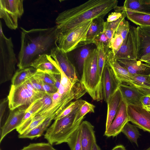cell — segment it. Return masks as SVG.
Segmentation results:
<instances>
[{"label":"cell","mask_w":150,"mask_h":150,"mask_svg":"<svg viewBox=\"0 0 150 150\" xmlns=\"http://www.w3.org/2000/svg\"><path fill=\"white\" fill-rule=\"evenodd\" d=\"M21 47L18 55L19 69L29 67L42 55H51L58 47L57 29L55 26L46 28L27 30L21 28Z\"/></svg>","instance_id":"obj_1"},{"label":"cell","mask_w":150,"mask_h":150,"mask_svg":"<svg viewBox=\"0 0 150 150\" xmlns=\"http://www.w3.org/2000/svg\"><path fill=\"white\" fill-rule=\"evenodd\" d=\"M117 0H90L59 13L55 20L58 33L71 29L85 22L104 18L117 6Z\"/></svg>","instance_id":"obj_2"},{"label":"cell","mask_w":150,"mask_h":150,"mask_svg":"<svg viewBox=\"0 0 150 150\" xmlns=\"http://www.w3.org/2000/svg\"><path fill=\"white\" fill-rule=\"evenodd\" d=\"M81 82L86 92L95 100L99 101L103 99L101 78L97 62L96 48L93 49L84 62Z\"/></svg>","instance_id":"obj_3"},{"label":"cell","mask_w":150,"mask_h":150,"mask_svg":"<svg viewBox=\"0 0 150 150\" xmlns=\"http://www.w3.org/2000/svg\"><path fill=\"white\" fill-rule=\"evenodd\" d=\"M81 106L60 119L56 120L48 128L44 138L51 145L60 144L67 142L78 128L84 117L74 123V120Z\"/></svg>","instance_id":"obj_4"},{"label":"cell","mask_w":150,"mask_h":150,"mask_svg":"<svg viewBox=\"0 0 150 150\" xmlns=\"http://www.w3.org/2000/svg\"><path fill=\"white\" fill-rule=\"evenodd\" d=\"M45 93L37 91L29 79L17 87L11 85L7 97L8 108L10 110L18 108L26 110L34 102L42 98Z\"/></svg>","instance_id":"obj_5"},{"label":"cell","mask_w":150,"mask_h":150,"mask_svg":"<svg viewBox=\"0 0 150 150\" xmlns=\"http://www.w3.org/2000/svg\"><path fill=\"white\" fill-rule=\"evenodd\" d=\"M17 62L11 37L4 35L2 24H0V83L2 84L11 79Z\"/></svg>","instance_id":"obj_6"},{"label":"cell","mask_w":150,"mask_h":150,"mask_svg":"<svg viewBox=\"0 0 150 150\" xmlns=\"http://www.w3.org/2000/svg\"><path fill=\"white\" fill-rule=\"evenodd\" d=\"M92 20L85 22L65 32H57V44L59 48L67 53L83 46Z\"/></svg>","instance_id":"obj_7"},{"label":"cell","mask_w":150,"mask_h":150,"mask_svg":"<svg viewBox=\"0 0 150 150\" xmlns=\"http://www.w3.org/2000/svg\"><path fill=\"white\" fill-rule=\"evenodd\" d=\"M23 0H0V17L10 29L16 30L24 13Z\"/></svg>","instance_id":"obj_8"},{"label":"cell","mask_w":150,"mask_h":150,"mask_svg":"<svg viewBox=\"0 0 150 150\" xmlns=\"http://www.w3.org/2000/svg\"><path fill=\"white\" fill-rule=\"evenodd\" d=\"M140 41L137 27L130 25L129 31L120 49L114 56L115 59L138 60Z\"/></svg>","instance_id":"obj_9"},{"label":"cell","mask_w":150,"mask_h":150,"mask_svg":"<svg viewBox=\"0 0 150 150\" xmlns=\"http://www.w3.org/2000/svg\"><path fill=\"white\" fill-rule=\"evenodd\" d=\"M129 121L144 131L150 133V112L142 105H128Z\"/></svg>","instance_id":"obj_10"},{"label":"cell","mask_w":150,"mask_h":150,"mask_svg":"<svg viewBox=\"0 0 150 150\" xmlns=\"http://www.w3.org/2000/svg\"><path fill=\"white\" fill-rule=\"evenodd\" d=\"M67 53L63 52L58 47L52 51L51 55L66 75L73 84L80 81L75 66L68 57Z\"/></svg>","instance_id":"obj_11"},{"label":"cell","mask_w":150,"mask_h":150,"mask_svg":"<svg viewBox=\"0 0 150 150\" xmlns=\"http://www.w3.org/2000/svg\"><path fill=\"white\" fill-rule=\"evenodd\" d=\"M101 81L103 99L107 103L110 97L118 88L121 83L116 77L111 67L105 63Z\"/></svg>","instance_id":"obj_12"},{"label":"cell","mask_w":150,"mask_h":150,"mask_svg":"<svg viewBox=\"0 0 150 150\" xmlns=\"http://www.w3.org/2000/svg\"><path fill=\"white\" fill-rule=\"evenodd\" d=\"M127 105L123 100L117 114L104 135L108 137H114L121 132L125 124L129 122Z\"/></svg>","instance_id":"obj_13"},{"label":"cell","mask_w":150,"mask_h":150,"mask_svg":"<svg viewBox=\"0 0 150 150\" xmlns=\"http://www.w3.org/2000/svg\"><path fill=\"white\" fill-rule=\"evenodd\" d=\"M25 111L20 108L11 110L4 124L1 127L0 143L6 135L20 125Z\"/></svg>","instance_id":"obj_14"},{"label":"cell","mask_w":150,"mask_h":150,"mask_svg":"<svg viewBox=\"0 0 150 150\" xmlns=\"http://www.w3.org/2000/svg\"><path fill=\"white\" fill-rule=\"evenodd\" d=\"M31 67L37 71L49 74H60L59 67L51 55H41L33 62Z\"/></svg>","instance_id":"obj_15"},{"label":"cell","mask_w":150,"mask_h":150,"mask_svg":"<svg viewBox=\"0 0 150 150\" xmlns=\"http://www.w3.org/2000/svg\"><path fill=\"white\" fill-rule=\"evenodd\" d=\"M105 63L109 65L113 70L118 80L124 84L129 85L132 81L131 74L122 66L114 58L111 50L106 54Z\"/></svg>","instance_id":"obj_16"},{"label":"cell","mask_w":150,"mask_h":150,"mask_svg":"<svg viewBox=\"0 0 150 150\" xmlns=\"http://www.w3.org/2000/svg\"><path fill=\"white\" fill-rule=\"evenodd\" d=\"M80 126L82 150H91L94 144L96 142L94 127L87 121H82Z\"/></svg>","instance_id":"obj_17"},{"label":"cell","mask_w":150,"mask_h":150,"mask_svg":"<svg viewBox=\"0 0 150 150\" xmlns=\"http://www.w3.org/2000/svg\"><path fill=\"white\" fill-rule=\"evenodd\" d=\"M117 61L131 74L150 75V66L137 60L118 59Z\"/></svg>","instance_id":"obj_18"},{"label":"cell","mask_w":150,"mask_h":150,"mask_svg":"<svg viewBox=\"0 0 150 150\" xmlns=\"http://www.w3.org/2000/svg\"><path fill=\"white\" fill-rule=\"evenodd\" d=\"M122 100V96L118 88L107 102L108 110L105 130L107 129L115 118Z\"/></svg>","instance_id":"obj_19"},{"label":"cell","mask_w":150,"mask_h":150,"mask_svg":"<svg viewBox=\"0 0 150 150\" xmlns=\"http://www.w3.org/2000/svg\"><path fill=\"white\" fill-rule=\"evenodd\" d=\"M119 88L121 92L123 100L127 105H142L140 100L144 95L134 87L121 83Z\"/></svg>","instance_id":"obj_20"},{"label":"cell","mask_w":150,"mask_h":150,"mask_svg":"<svg viewBox=\"0 0 150 150\" xmlns=\"http://www.w3.org/2000/svg\"><path fill=\"white\" fill-rule=\"evenodd\" d=\"M114 9L115 12H118L129 10L150 13V7L144 0H126L123 6H117Z\"/></svg>","instance_id":"obj_21"},{"label":"cell","mask_w":150,"mask_h":150,"mask_svg":"<svg viewBox=\"0 0 150 150\" xmlns=\"http://www.w3.org/2000/svg\"><path fill=\"white\" fill-rule=\"evenodd\" d=\"M103 18H96L92 21L87 32L83 46L93 43L96 38L103 31L105 21Z\"/></svg>","instance_id":"obj_22"},{"label":"cell","mask_w":150,"mask_h":150,"mask_svg":"<svg viewBox=\"0 0 150 150\" xmlns=\"http://www.w3.org/2000/svg\"><path fill=\"white\" fill-rule=\"evenodd\" d=\"M36 71L32 67L19 69L12 77L11 85L14 87L19 86L34 75Z\"/></svg>","instance_id":"obj_23"},{"label":"cell","mask_w":150,"mask_h":150,"mask_svg":"<svg viewBox=\"0 0 150 150\" xmlns=\"http://www.w3.org/2000/svg\"><path fill=\"white\" fill-rule=\"evenodd\" d=\"M125 11L128 19L135 24L140 27H150V13Z\"/></svg>","instance_id":"obj_24"},{"label":"cell","mask_w":150,"mask_h":150,"mask_svg":"<svg viewBox=\"0 0 150 150\" xmlns=\"http://www.w3.org/2000/svg\"><path fill=\"white\" fill-rule=\"evenodd\" d=\"M140 41V47L138 59L150 53V34L137 27Z\"/></svg>","instance_id":"obj_25"},{"label":"cell","mask_w":150,"mask_h":150,"mask_svg":"<svg viewBox=\"0 0 150 150\" xmlns=\"http://www.w3.org/2000/svg\"><path fill=\"white\" fill-rule=\"evenodd\" d=\"M53 120V117L47 118L42 123L37 126L27 134L18 135L19 138H28L31 139L41 137L45 131H46Z\"/></svg>","instance_id":"obj_26"},{"label":"cell","mask_w":150,"mask_h":150,"mask_svg":"<svg viewBox=\"0 0 150 150\" xmlns=\"http://www.w3.org/2000/svg\"><path fill=\"white\" fill-rule=\"evenodd\" d=\"M132 142L135 143L138 146L137 139L141 134L136 126L127 122L124 125L121 131Z\"/></svg>","instance_id":"obj_27"},{"label":"cell","mask_w":150,"mask_h":150,"mask_svg":"<svg viewBox=\"0 0 150 150\" xmlns=\"http://www.w3.org/2000/svg\"><path fill=\"white\" fill-rule=\"evenodd\" d=\"M97 51V62L100 76H101L105 64L106 53L103 44L99 42L96 45Z\"/></svg>","instance_id":"obj_28"},{"label":"cell","mask_w":150,"mask_h":150,"mask_svg":"<svg viewBox=\"0 0 150 150\" xmlns=\"http://www.w3.org/2000/svg\"><path fill=\"white\" fill-rule=\"evenodd\" d=\"M81 134V130L79 126L71 135L67 142L71 150H82Z\"/></svg>","instance_id":"obj_29"},{"label":"cell","mask_w":150,"mask_h":150,"mask_svg":"<svg viewBox=\"0 0 150 150\" xmlns=\"http://www.w3.org/2000/svg\"><path fill=\"white\" fill-rule=\"evenodd\" d=\"M42 106V103L40 99L33 103L26 110L25 115L20 125L23 124L30 118L34 117L35 114L39 111Z\"/></svg>","instance_id":"obj_30"},{"label":"cell","mask_w":150,"mask_h":150,"mask_svg":"<svg viewBox=\"0 0 150 150\" xmlns=\"http://www.w3.org/2000/svg\"><path fill=\"white\" fill-rule=\"evenodd\" d=\"M92 50L88 45L82 46L79 50L77 55L76 61L79 71L82 70L84 62L89 55Z\"/></svg>","instance_id":"obj_31"},{"label":"cell","mask_w":150,"mask_h":150,"mask_svg":"<svg viewBox=\"0 0 150 150\" xmlns=\"http://www.w3.org/2000/svg\"><path fill=\"white\" fill-rule=\"evenodd\" d=\"M86 101L85 100L78 99L71 102L54 118V120L60 119L68 115L76 108L81 106Z\"/></svg>","instance_id":"obj_32"},{"label":"cell","mask_w":150,"mask_h":150,"mask_svg":"<svg viewBox=\"0 0 150 150\" xmlns=\"http://www.w3.org/2000/svg\"><path fill=\"white\" fill-rule=\"evenodd\" d=\"M132 81L129 85L150 88L149 76L131 74Z\"/></svg>","instance_id":"obj_33"},{"label":"cell","mask_w":150,"mask_h":150,"mask_svg":"<svg viewBox=\"0 0 150 150\" xmlns=\"http://www.w3.org/2000/svg\"><path fill=\"white\" fill-rule=\"evenodd\" d=\"M95 106L87 101L82 105L80 108L77 114L74 123H75L81 119L83 118L84 116L88 112H94Z\"/></svg>","instance_id":"obj_34"},{"label":"cell","mask_w":150,"mask_h":150,"mask_svg":"<svg viewBox=\"0 0 150 150\" xmlns=\"http://www.w3.org/2000/svg\"><path fill=\"white\" fill-rule=\"evenodd\" d=\"M21 150H57L50 143H30L24 147Z\"/></svg>","instance_id":"obj_35"},{"label":"cell","mask_w":150,"mask_h":150,"mask_svg":"<svg viewBox=\"0 0 150 150\" xmlns=\"http://www.w3.org/2000/svg\"><path fill=\"white\" fill-rule=\"evenodd\" d=\"M130 26L129 22L124 19L117 27L115 33L121 35L124 40L129 31Z\"/></svg>","instance_id":"obj_36"},{"label":"cell","mask_w":150,"mask_h":150,"mask_svg":"<svg viewBox=\"0 0 150 150\" xmlns=\"http://www.w3.org/2000/svg\"><path fill=\"white\" fill-rule=\"evenodd\" d=\"M124 40L122 37L115 33L110 43L111 50L114 56L120 48Z\"/></svg>","instance_id":"obj_37"},{"label":"cell","mask_w":150,"mask_h":150,"mask_svg":"<svg viewBox=\"0 0 150 150\" xmlns=\"http://www.w3.org/2000/svg\"><path fill=\"white\" fill-rule=\"evenodd\" d=\"M40 100L42 103V107L34 117L43 112L50 106L52 103V94L45 93Z\"/></svg>","instance_id":"obj_38"},{"label":"cell","mask_w":150,"mask_h":150,"mask_svg":"<svg viewBox=\"0 0 150 150\" xmlns=\"http://www.w3.org/2000/svg\"><path fill=\"white\" fill-rule=\"evenodd\" d=\"M121 12L122 13V15L117 20L110 22H105L104 24V29H110L115 32L117 28L120 23L127 16L126 13L125 11H123Z\"/></svg>","instance_id":"obj_39"},{"label":"cell","mask_w":150,"mask_h":150,"mask_svg":"<svg viewBox=\"0 0 150 150\" xmlns=\"http://www.w3.org/2000/svg\"><path fill=\"white\" fill-rule=\"evenodd\" d=\"M32 85L37 92L45 93L42 85V81L35 74L29 79Z\"/></svg>","instance_id":"obj_40"},{"label":"cell","mask_w":150,"mask_h":150,"mask_svg":"<svg viewBox=\"0 0 150 150\" xmlns=\"http://www.w3.org/2000/svg\"><path fill=\"white\" fill-rule=\"evenodd\" d=\"M35 75L44 83L55 87V83L49 74L41 71H37Z\"/></svg>","instance_id":"obj_41"},{"label":"cell","mask_w":150,"mask_h":150,"mask_svg":"<svg viewBox=\"0 0 150 150\" xmlns=\"http://www.w3.org/2000/svg\"><path fill=\"white\" fill-rule=\"evenodd\" d=\"M7 105H8V100L7 98L1 100L0 102V126H1V122L6 111Z\"/></svg>","instance_id":"obj_42"},{"label":"cell","mask_w":150,"mask_h":150,"mask_svg":"<svg viewBox=\"0 0 150 150\" xmlns=\"http://www.w3.org/2000/svg\"><path fill=\"white\" fill-rule=\"evenodd\" d=\"M42 85L44 92L46 93L53 94L58 91V89L55 86L45 83L42 81Z\"/></svg>","instance_id":"obj_43"},{"label":"cell","mask_w":150,"mask_h":150,"mask_svg":"<svg viewBox=\"0 0 150 150\" xmlns=\"http://www.w3.org/2000/svg\"><path fill=\"white\" fill-rule=\"evenodd\" d=\"M122 12H112L108 15L106 22H110L115 21L118 19L122 16Z\"/></svg>","instance_id":"obj_44"},{"label":"cell","mask_w":150,"mask_h":150,"mask_svg":"<svg viewBox=\"0 0 150 150\" xmlns=\"http://www.w3.org/2000/svg\"><path fill=\"white\" fill-rule=\"evenodd\" d=\"M49 74L54 82L55 87L58 89L60 85L61 81V74Z\"/></svg>","instance_id":"obj_45"},{"label":"cell","mask_w":150,"mask_h":150,"mask_svg":"<svg viewBox=\"0 0 150 150\" xmlns=\"http://www.w3.org/2000/svg\"><path fill=\"white\" fill-rule=\"evenodd\" d=\"M140 101L143 107L150 105V95H144L141 98Z\"/></svg>","instance_id":"obj_46"},{"label":"cell","mask_w":150,"mask_h":150,"mask_svg":"<svg viewBox=\"0 0 150 150\" xmlns=\"http://www.w3.org/2000/svg\"><path fill=\"white\" fill-rule=\"evenodd\" d=\"M144 95H150V88L144 86H133Z\"/></svg>","instance_id":"obj_47"},{"label":"cell","mask_w":150,"mask_h":150,"mask_svg":"<svg viewBox=\"0 0 150 150\" xmlns=\"http://www.w3.org/2000/svg\"><path fill=\"white\" fill-rule=\"evenodd\" d=\"M103 32L105 33L111 43V40L114 37L115 32L112 30L108 29H104Z\"/></svg>","instance_id":"obj_48"},{"label":"cell","mask_w":150,"mask_h":150,"mask_svg":"<svg viewBox=\"0 0 150 150\" xmlns=\"http://www.w3.org/2000/svg\"><path fill=\"white\" fill-rule=\"evenodd\" d=\"M139 60L141 62H145L147 61L150 60V53L142 57Z\"/></svg>","instance_id":"obj_49"},{"label":"cell","mask_w":150,"mask_h":150,"mask_svg":"<svg viewBox=\"0 0 150 150\" xmlns=\"http://www.w3.org/2000/svg\"><path fill=\"white\" fill-rule=\"evenodd\" d=\"M112 150H127L125 147L122 145H119L114 147Z\"/></svg>","instance_id":"obj_50"},{"label":"cell","mask_w":150,"mask_h":150,"mask_svg":"<svg viewBox=\"0 0 150 150\" xmlns=\"http://www.w3.org/2000/svg\"><path fill=\"white\" fill-rule=\"evenodd\" d=\"M140 27L143 30L150 34V27Z\"/></svg>","instance_id":"obj_51"},{"label":"cell","mask_w":150,"mask_h":150,"mask_svg":"<svg viewBox=\"0 0 150 150\" xmlns=\"http://www.w3.org/2000/svg\"><path fill=\"white\" fill-rule=\"evenodd\" d=\"M91 150H101L100 147L97 145L96 142L94 144Z\"/></svg>","instance_id":"obj_52"},{"label":"cell","mask_w":150,"mask_h":150,"mask_svg":"<svg viewBox=\"0 0 150 150\" xmlns=\"http://www.w3.org/2000/svg\"><path fill=\"white\" fill-rule=\"evenodd\" d=\"M143 107L147 110L150 112V105Z\"/></svg>","instance_id":"obj_53"},{"label":"cell","mask_w":150,"mask_h":150,"mask_svg":"<svg viewBox=\"0 0 150 150\" xmlns=\"http://www.w3.org/2000/svg\"><path fill=\"white\" fill-rule=\"evenodd\" d=\"M146 63L147 64L150 66V60L147 61L146 62Z\"/></svg>","instance_id":"obj_54"},{"label":"cell","mask_w":150,"mask_h":150,"mask_svg":"<svg viewBox=\"0 0 150 150\" xmlns=\"http://www.w3.org/2000/svg\"><path fill=\"white\" fill-rule=\"evenodd\" d=\"M146 150H150V147Z\"/></svg>","instance_id":"obj_55"},{"label":"cell","mask_w":150,"mask_h":150,"mask_svg":"<svg viewBox=\"0 0 150 150\" xmlns=\"http://www.w3.org/2000/svg\"><path fill=\"white\" fill-rule=\"evenodd\" d=\"M149 80L150 82V75L149 76Z\"/></svg>","instance_id":"obj_56"},{"label":"cell","mask_w":150,"mask_h":150,"mask_svg":"<svg viewBox=\"0 0 150 150\" xmlns=\"http://www.w3.org/2000/svg\"><path fill=\"white\" fill-rule=\"evenodd\" d=\"M0 150H1V149Z\"/></svg>","instance_id":"obj_57"}]
</instances>
